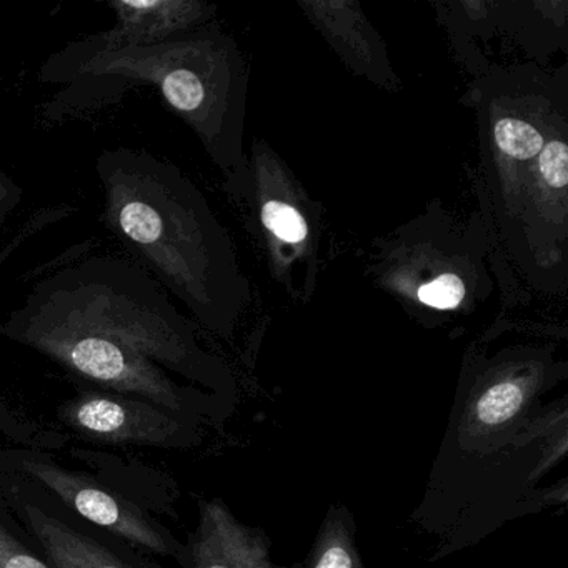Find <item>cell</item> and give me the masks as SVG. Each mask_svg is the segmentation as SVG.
<instances>
[{
    "label": "cell",
    "instance_id": "obj_5",
    "mask_svg": "<svg viewBox=\"0 0 568 568\" xmlns=\"http://www.w3.org/2000/svg\"><path fill=\"white\" fill-rule=\"evenodd\" d=\"M0 471L24 478L61 501L75 517L151 557L187 564V547L154 514L122 497L94 474L62 464L42 448H0Z\"/></svg>",
    "mask_w": 568,
    "mask_h": 568
},
{
    "label": "cell",
    "instance_id": "obj_4",
    "mask_svg": "<svg viewBox=\"0 0 568 568\" xmlns=\"http://www.w3.org/2000/svg\"><path fill=\"white\" fill-rule=\"evenodd\" d=\"M39 79L65 85L45 105V119L52 122L112 104L129 89L152 85L222 171L229 174L241 164L245 79L234 41L215 26L148 48L79 52L65 45L42 64Z\"/></svg>",
    "mask_w": 568,
    "mask_h": 568
},
{
    "label": "cell",
    "instance_id": "obj_7",
    "mask_svg": "<svg viewBox=\"0 0 568 568\" xmlns=\"http://www.w3.org/2000/svg\"><path fill=\"white\" fill-rule=\"evenodd\" d=\"M0 488L12 514L55 568H164L151 555L75 517L24 478L0 471Z\"/></svg>",
    "mask_w": 568,
    "mask_h": 568
},
{
    "label": "cell",
    "instance_id": "obj_9",
    "mask_svg": "<svg viewBox=\"0 0 568 568\" xmlns=\"http://www.w3.org/2000/svg\"><path fill=\"white\" fill-rule=\"evenodd\" d=\"M185 547L184 568H287L272 561L268 535L242 524L221 498L199 500L197 527Z\"/></svg>",
    "mask_w": 568,
    "mask_h": 568
},
{
    "label": "cell",
    "instance_id": "obj_8",
    "mask_svg": "<svg viewBox=\"0 0 568 568\" xmlns=\"http://www.w3.org/2000/svg\"><path fill=\"white\" fill-rule=\"evenodd\" d=\"M115 24L109 31L69 42L79 52L118 51L161 44L207 24L214 6L195 0H112Z\"/></svg>",
    "mask_w": 568,
    "mask_h": 568
},
{
    "label": "cell",
    "instance_id": "obj_17",
    "mask_svg": "<svg viewBox=\"0 0 568 568\" xmlns=\"http://www.w3.org/2000/svg\"><path fill=\"white\" fill-rule=\"evenodd\" d=\"M22 195H24V191H22L21 185L4 169L0 168V227L9 221L16 209L21 205Z\"/></svg>",
    "mask_w": 568,
    "mask_h": 568
},
{
    "label": "cell",
    "instance_id": "obj_12",
    "mask_svg": "<svg viewBox=\"0 0 568 568\" xmlns=\"http://www.w3.org/2000/svg\"><path fill=\"white\" fill-rule=\"evenodd\" d=\"M547 139L541 122L534 121L528 114L501 112L495 118L490 124V144L501 161V179L511 174L518 165H530Z\"/></svg>",
    "mask_w": 568,
    "mask_h": 568
},
{
    "label": "cell",
    "instance_id": "obj_2",
    "mask_svg": "<svg viewBox=\"0 0 568 568\" xmlns=\"http://www.w3.org/2000/svg\"><path fill=\"white\" fill-rule=\"evenodd\" d=\"M565 377L567 365L537 351L465 367L424 501L412 518L440 538L435 558L560 501L535 487L567 460V397L541 402Z\"/></svg>",
    "mask_w": 568,
    "mask_h": 568
},
{
    "label": "cell",
    "instance_id": "obj_14",
    "mask_svg": "<svg viewBox=\"0 0 568 568\" xmlns=\"http://www.w3.org/2000/svg\"><path fill=\"white\" fill-rule=\"evenodd\" d=\"M0 568H55L12 514L0 488Z\"/></svg>",
    "mask_w": 568,
    "mask_h": 568
},
{
    "label": "cell",
    "instance_id": "obj_13",
    "mask_svg": "<svg viewBox=\"0 0 568 568\" xmlns=\"http://www.w3.org/2000/svg\"><path fill=\"white\" fill-rule=\"evenodd\" d=\"M11 445L51 452L68 450L72 447V437L65 432L54 430L32 420L0 394V448Z\"/></svg>",
    "mask_w": 568,
    "mask_h": 568
},
{
    "label": "cell",
    "instance_id": "obj_16",
    "mask_svg": "<svg viewBox=\"0 0 568 568\" xmlns=\"http://www.w3.org/2000/svg\"><path fill=\"white\" fill-rule=\"evenodd\" d=\"M468 288L464 277L454 272H444L417 288V298L434 311H455L467 298Z\"/></svg>",
    "mask_w": 568,
    "mask_h": 568
},
{
    "label": "cell",
    "instance_id": "obj_6",
    "mask_svg": "<svg viewBox=\"0 0 568 568\" xmlns=\"http://www.w3.org/2000/svg\"><path fill=\"white\" fill-rule=\"evenodd\" d=\"M55 418L71 437L118 448L191 450L207 428L152 402L85 385L55 408Z\"/></svg>",
    "mask_w": 568,
    "mask_h": 568
},
{
    "label": "cell",
    "instance_id": "obj_10",
    "mask_svg": "<svg viewBox=\"0 0 568 568\" xmlns=\"http://www.w3.org/2000/svg\"><path fill=\"white\" fill-rule=\"evenodd\" d=\"M68 452L122 497L135 501L155 517L162 514L174 517V507L179 500L178 481L164 471L155 470L134 458L121 457L98 448L69 447Z\"/></svg>",
    "mask_w": 568,
    "mask_h": 568
},
{
    "label": "cell",
    "instance_id": "obj_3",
    "mask_svg": "<svg viewBox=\"0 0 568 568\" xmlns=\"http://www.w3.org/2000/svg\"><path fill=\"white\" fill-rule=\"evenodd\" d=\"M102 221L142 271L212 334L231 341L247 298L231 237L197 185L145 149H108L95 161Z\"/></svg>",
    "mask_w": 568,
    "mask_h": 568
},
{
    "label": "cell",
    "instance_id": "obj_15",
    "mask_svg": "<svg viewBox=\"0 0 568 568\" xmlns=\"http://www.w3.org/2000/svg\"><path fill=\"white\" fill-rule=\"evenodd\" d=\"M262 224L282 244L301 245L307 241L308 224L304 214L291 202L271 199L261 209Z\"/></svg>",
    "mask_w": 568,
    "mask_h": 568
},
{
    "label": "cell",
    "instance_id": "obj_11",
    "mask_svg": "<svg viewBox=\"0 0 568 568\" xmlns=\"http://www.w3.org/2000/svg\"><path fill=\"white\" fill-rule=\"evenodd\" d=\"M301 568H365L355 517L345 505H331Z\"/></svg>",
    "mask_w": 568,
    "mask_h": 568
},
{
    "label": "cell",
    "instance_id": "obj_1",
    "mask_svg": "<svg viewBox=\"0 0 568 568\" xmlns=\"http://www.w3.org/2000/svg\"><path fill=\"white\" fill-rule=\"evenodd\" d=\"M0 335L44 355L85 387L152 402L205 427L237 404V382L195 325L138 264L92 255L39 281Z\"/></svg>",
    "mask_w": 568,
    "mask_h": 568
}]
</instances>
